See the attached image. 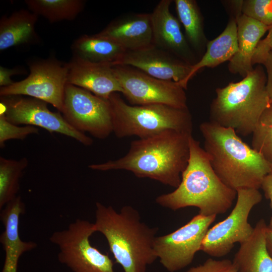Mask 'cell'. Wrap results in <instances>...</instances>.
Here are the masks:
<instances>
[{
  "instance_id": "obj_14",
  "label": "cell",
  "mask_w": 272,
  "mask_h": 272,
  "mask_svg": "<svg viewBox=\"0 0 272 272\" xmlns=\"http://www.w3.org/2000/svg\"><path fill=\"white\" fill-rule=\"evenodd\" d=\"M135 67L145 73L163 80L181 84L185 80L191 65L153 45L132 51H126L113 65Z\"/></svg>"
},
{
  "instance_id": "obj_32",
  "label": "cell",
  "mask_w": 272,
  "mask_h": 272,
  "mask_svg": "<svg viewBox=\"0 0 272 272\" xmlns=\"http://www.w3.org/2000/svg\"><path fill=\"white\" fill-rule=\"evenodd\" d=\"M258 64H262L266 72V89L271 103H272V51H269L259 61Z\"/></svg>"
},
{
  "instance_id": "obj_9",
  "label": "cell",
  "mask_w": 272,
  "mask_h": 272,
  "mask_svg": "<svg viewBox=\"0 0 272 272\" xmlns=\"http://www.w3.org/2000/svg\"><path fill=\"white\" fill-rule=\"evenodd\" d=\"M113 69L129 104L188 107L185 89L179 83L156 78L128 65H113Z\"/></svg>"
},
{
  "instance_id": "obj_11",
  "label": "cell",
  "mask_w": 272,
  "mask_h": 272,
  "mask_svg": "<svg viewBox=\"0 0 272 272\" xmlns=\"http://www.w3.org/2000/svg\"><path fill=\"white\" fill-rule=\"evenodd\" d=\"M65 120L77 130L103 140L113 132L108 99L67 84L61 112Z\"/></svg>"
},
{
  "instance_id": "obj_24",
  "label": "cell",
  "mask_w": 272,
  "mask_h": 272,
  "mask_svg": "<svg viewBox=\"0 0 272 272\" xmlns=\"http://www.w3.org/2000/svg\"><path fill=\"white\" fill-rule=\"evenodd\" d=\"M178 19L185 30V37L195 51L202 55L207 41L203 31V17L194 0H175Z\"/></svg>"
},
{
  "instance_id": "obj_28",
  "label": "cell",
  "mask_w": 272,
  "mask_h": 272,
  "mask_svg": "<svg viewBox=\"0 0 272 272\" xmlns=\"http://www.w3.org/2000/svg\"><path fill=\"white\" fill-rule=\"evenodd\" d=\"M241 13L263 24L272 25V0L240 1Z\"/></svg>"
},
{
  "instance_id": "obj_15",
  "label": "cell",
  "mask_w": 272,
  "mask_h": 272,
  "mask_svg": "<svg viewBox=\"0 0 272 272\" xmlns=\"http://www.w3.org/2000/svg\"><path fill=\"white\" fill-rule=\"evenodd\" d=\"M171 3V0L160 1L151 13L152 44L192 65L198 61L181 31L178 19L170 11Z\"/></svg>"
},
{
  "instance_id": "obj_33",
  "label": "cell",
  "mask_w": 272,
  "mask_h": 272,
  "mask_svg": "<svg viewBox=\"0 0 272 272\" xmlns=\"http://www.w3.org/2000/svg\"><path fill=\"white\" fill-rule=\"evenodd\" d=\"M26 74L25 70L21 67H15L12 69L0 66V86L6 87L13 84L12 77Z\"/></svg>"
},
{
  "instance_id": "obj_3",
  "label": "cell",
  "mask_w": 272,
  "mask_h": 272,
  "mask_svg": "<svg viewBox=\"0 0 272 272\" xmlns=\"http://www.w3.org/2000/svg\"><path fill=\"white\" fill-rule=\"evenodd\" d=\"M94 228L105 238L115 262L124 272H146L157 258L154 241L158 228L141 220L140 213L130 206L117 212L112 206L96 203Z\"/></svg>"
},
{
  "instance_id": "obj_2",
  "label": "cell",
  "mask_w": 272,
  "mask_h": 272,
  "mask_svg": "<svg viewBox=\"0 0 272 272\" xmlns=\"http://www.w3.org/2000/svg\"><path fill=\"white\" fill-rule=\"evenodd\" d=\"M203 149L220 179L235 190L257 189L272 172L271 164L244 143L234 129L211 121L200 123Z\"/></svg>"
},
{
  "instance_id": "obj_36",
  "label": "cell",
  "mask_w": 272,
  "mask_h": 272,
  "mask_svg": "<svg viewBox=\"0 0 272 272\" xmlns=\"http://www.w3.org/2000/svg\"><path fill=\"white\" fill-rule=\"evenodd\" d=\"M271 167H272V163H271Z\"/></svg>"
},
{
  "instance_id": "obj_26",
  "label": "cell",
  "mask_w": 272,
  "mask_h": 272,
  "mask_svg": "<svg viewBox=\"0 0 272 272\" xmlns=\"http://www.w3.org/2000/svg\"><path fill=\"white\" fill-rule=\"evenodd\" d=\"M28 166L26 157L19 160L0 157V210L18 196L20 179Z\"/></svg>"
},
{
  "instance_id": "obj_22",
  "label": "cell",
  "mask_w": 272,
  "mask_h": 272,
  "mask_svg": "<svg viewBox=\"0 0 272 272\" xmlns=\"http://www.w3.org/2000/svg\"><path fill=\"white\" fill-rule=\"evenodd\" d=\"M206 51L198 61L192 65L191 71L181 84L185 90L188 81L203 67H214L230 60L238 49L237 28L235 17H232L224 30L215 39L208 41Z\"/></svg>"
},
{
  "instance_id": "obj_20",
  "label": "cell",
  "mask_w": 272,
  "mask_h": 272,
  "mask_svg": "<svg viewBox=\"0 0 272 272\" xmlns=\"http://www.w3.org/2000/svg\"><path fill=\"white\" fill-rule=\"evenodd\" d=\"M267 226L259 220L250 237L235 253L233 263L238 272H272V257L266 245Z\"/></svg>"
},
{
  "instance_id": "obj_29",
  "label": "cell",
  "mask_w": 272,
  "mask_h": 272,
  "mask_svg": "<svg viewBox=\"0 0 272 272\" xmlns=\"http://www.w3.org/2000/svg\"><path fill=\"white\" fill-rule=\"evenodd\" d=\"M39 132V128L31 125L20 126L9 121L4 114H0V146L3 148L6 142L11 140H23L28 135Z\"/></svg>"
},
{
  "instance_id": "obj_21",
  "label": "cell",
  "mask_w": 272,
  "mask_h": 272,
  "mask_svg": "<svg viewBox=\"0 0 272 272\" xmlns=\"http://www.w3.org/2000/svg\"><path fill=\"white\" fill-rule=\"evenodd\" d=\"M38 16L21 9L0 20V51L12 47L38 44L40 37L35 30Z\"/></svg>"
},
{
  "instance_id": "obj_19",
  "label": "cell",
  "mask_w": 272,
  "mask_h": 272,
  "mask_svg": "<svg viewBox=\"0 0 272 272\" xmlns=\"http://www.w3.org/2000/svg\"><path fill=\"white\" fill-rule=\"evenodd\" d=\"M237 28L238 49L229 60V71L243 78L254 67L252 57L261 37L269 27L242 14L239 9L233 8Z\"/></svg>"
},
{
  "instance_id": "obj_35",
  "label": "cell",
  "mask_w": 272,
  "mask_h": 272,
  "mask_svg": "<svg viewBox=\"0 0 272 272\" xmlns=\"http://www.w3.org/2000/svg\"><path fill=\"white\" fill-rule=\"evenodd\" d=\"M266 240L268 251L272 257V229L268 226L266 232Z\"/></svg>"
},
{
  "instance_id": "obj_12",
  "label": "cell",
  "mask_w": 272,
  "mask_h": 272,
  "mask_svg": "<svg viewBox=\"0 0 272 272\" xmlns=\"http://www.w3.org/2000/svg\"><path fill=\"white\" fill-rule=\"evenodd\" d=\"M216 215L193 217L187 223L167 234L156 236L154 250L157 258L169 272L179 271L193 261Z\"/></svg>"
},
{
  "instance_id": "obj_5",
  "label": "cell",
  "mask_w": 272,
  "mask_h": 272,
  "mask_svg": "<svg viewBox=\"0 0 272 272\" xmlns=\"http://www.w3.org/2000/svg\"><path fill=\"white\" fill-rule=\"evenodd\" d=\"M266 75L258 64L245 77L216 90L210 107V121L231 128L243 137L252 134L263 112L271 104Z\"/></svg>"
},
{
  "instance_id": "obj_10",
  "label": "cell",
  "mask_w": 272,
  "mask_h": 272,
  "mask_svg": "<svg viewBox=\"0 0 272 272\" xmlns=\"http://www.w3.org/2000/svg\"><path fill=\"white\" fill-rule=\"evenodd\" d=\"M237 199L230 215L223 221L209 229L203 240L200 250L216 257L228 254L235 243L246 241L254 228L248 222L252 209L262 200L257 189H240Z\"/></svg>"
},
{
  "instance_id": "obj_4",
  "label": "cell",
  "mask_w": 272,
  "mask_h": 272,
  "mask_svg": "<svg viewBox=\"0 0 272 272\" xmlns=\"http://www.w3.org/2000/svg\"><path fill=\"white\" fill-rule=\"evenodd\" d=\"M189 158L179 186L156 198L159 206L172 211L194 207L205 216L223 214L232 206L237 191L226 185L213 169L208 156L192 135Z\"/></svg>"
},
{
  "instance_id": "obj_30",
  "label": "cell",
  "mask_w": 272,
  "mask_h": 272,
  "mask_svg": "<svg viewBox=\"0 0 272 272\" xmlns=\"http://www.w3.org/2000/svg\"><path fill=\"white\" fill-rule=\"evenodd\" d=\"M185 272H238L232 261L229 259L209 258L202 264L193 266Z\"/></svg>"
},
{
  "instance_id": "obj_13",
  "label": "cell",
  "mask_w": 272,
  "mask_h": 272,
  "mask_svg": "<svg viewBox=\"0 0 272 272\" xmlns=\"http://www.w3.org/2000/svg\"><path fill=\"white\" fill-rule=\"evenodd\" d=\"M1 109L6 119L17 125L42 128L51 133L71 138L83 145L93 144L92 139L72 127L60 112H52L45 102L24 96H0Z\"/></svg>"
},
{
  "instance_id": "obj_25",
  "label": "cell",
  "mask_w": 272,
  "mask_h": 272,
  "mask_svg": "<svg viewBox=\"0 0 272 272\" xmlns=\"http://www.w3.org/2000/svg\"><path fill=\"white\" fill-rule=\"evenodd\" d=\"M29 10L50 23L74 20L85 6L83 0H26Z\"/></svg>"
},
{
  "instance_id": "obj_23",
  "label": "cell",
  "mask_w": 272,
  "mask_h": 272,
  "mask_svg": "<svg viewBox=\"0 0 272 272\" xmlns=\"http://www.w3.org/2000/svg\"><path fill=\"white\" fill-rule=\"evenodd\" d=\"M71 49L73 56L112 65L126 51L115 41L99 33L80 36L73 41Z\"/></svg>"
},
{
  "instance_id": "obj_16",
  "label": "cell",
  "mask_w": 272,
  "mask_h": 272,
  "mask_svg": "<svg viewBox=\"0 0 272 272\" xmlns=\"http://www.w3.org/2000/svg\"><path fill=\"white\" fill-rule=\"evenodd\" d=\"M67 63V84L105 99L113 93H122L111 64L94 62L75 56Z\"/></svg>"
},
{
  "instance_id": "obj_18",
  "label": "cell",
  "mask_w": 272,
  "mask_h": 272,
  "mask_svg": "<svg viewBox=\"0 0 272 272\" xmlns=\"http://www.w3.org/2000/svg\"><path fill=\"white\" fill-rule=\"evenodd\" d=\"M99 33L116 42L126 51L152 44L151 13L126 15L110 22Z\"/></svg>"
},
{
  "instance_id": "obj_8",
  "label": "cell",
  "mask_w": 272,
  "mask_h": 272,
  "mask_svg": "<svg viewBox=\"0 0 272 272\" xmlns=\"http://www.w3.org/2000/svg\"><path fill=\"white\" fill-rule=\"evenodd\" d=\"M28 77L0 88V96H26L51 104L61 113L67 84L68 66L54 56L31 60Z\"/></svg>"
},
{
  "instance_id": "obj_7",
  "label": "cell",
  "mask_w": 272,
  "mask_h": 272,
  "mask_svg": "<svg viewBox=\"0 0 272 272\" xmlns=\"http://www.w3.org/2000/svg\"><path fill=\"white\" fill-rule=\"evenodd\" d=\"M95 232L93 223L78 219L66 229L52 233L49 240L58 247V261L73 272H115L108 254L91 244Z\"/></svg>"
},
{
  "instance_id": "obj_6",
  "label": "cell",
  "mask_w": 272,
  "mask_h": 272,
  "mask_svg": "<svg viewBox=\"0 0 272 272\" xmlns=\"http://www.w3.org/2000/svg\"><path fill=\"white\" fill-rule=\"evenodd\" d=\"M113 132L118 138L152 137L167 131L191 134L193 122L188 108L164 104L132 105L118 93L109 97Z\"/></svg>"
},
{
  "instance_id": "obj_34",
  "label": "cell",
  "mask_w": 272,
  "mask_h": 272,
  "mask_svg": "<svg viewBox=\"0 0 272 272\" xmlns=\"http://www.w3.org/2000/svg\"><path fill=\"white\" fill-rule=\"evenodd\" d=\"M260 187L264 192L265 197L270 200V205L272 210V172L264 178ZM267 226L272 229V216Z\"/></svg>"
},
{
  "instance_id": "obj_17",
  "label": "cell",
  "mask_w": 272,
  "mask_h": 272,
  "mask_svg": "<svg viewBox=\"0 0 272 272\" xmlns=\"http://www.w3.org/2000/svg\"><path fill=\"white\" fill-rule=\"evenodd\" d=\"M0 219L4 230L0 236V243L5 251V260L1 272H18L20 257L37 246L36 242L22 240L19 234L21 215L25 213V205L18 195L1 210Z\"/></svg>"
},
{
  "instance_id": "obj_27",
  "label": "cell",
  "mask_w": 272,
  "mask_h": 272,
  "mask_svg": "<svg viewBox=\"0 0 272 272\" xmlns=\"http://www.w3.org/2000/svg\"><path fill=\"white\" fill-rule=\"evenodd\" d=\"M251 147L272 163V103L256 123L252 133Z\"/></svg>"
},
{
  "instance_id": "obj_1",
  "label": "cell",
  "mask_w": 272,
  "mask_h": 272,
  "mask_svg": "<svg viewBox=\"0 0 272 272\" xmlns=\"http://www.w3.org/2000/svg\"><path fill=\"white\" fill-rule=\"evenodd\" d=\"M191 134L167 131L131 142L123 157L88 166L93 170H124L139 178H148L177 188L189 158Z\"/></svg>"
},
{
  "instance_id": "obj_31",
  "label": "cell",
  "mask_w": 272,
  "mask_h": 272,
  "mask_svg": "<svg viewBox=\"0 0 272 272\" xmlns=\"http://www.w3.org/2000/svg\"><path fill=\"white\" fill-rule=\"evenodd\" d=\"M269 51H272V25L268 30L266 37L258 43L252 57V65L258 63L260 59Z\"/></svg>"
}]
</instances>
